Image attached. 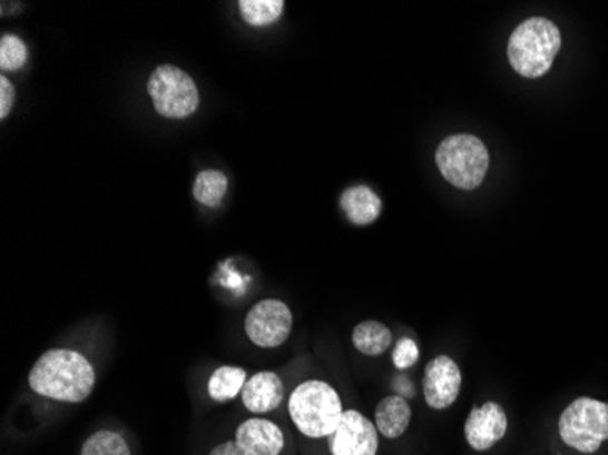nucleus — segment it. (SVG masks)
<instances>
[{"label":"nucleus","instance_id":"nucleus-3","mask_svg":"<svg viewBox=\"0 0 608 455\" xmlns=\"http://www.w3.org/2000/svg\"><path fill=\"white\" fill-rule=\"evenodd\" d=\"M561 50V31L552 20L532 17L513 30L507 46L510 66L524 79H539Z\"/></svg>","mask_w":608,"mask_h":455},{"label":"nucleus","instance_id":"nucleus-15","mask_svg":"<svg viewBox=\"0 0 608 455\" xmlns=\"http://www.w3.org/2000/svg\"><path fill=\"white\" fill-rule=\"evenodd\" d=\"M392 330L380 320H363L352 332L355 350L369 357L383 356L392 346Z\"/></svg>","mask_w":608,"mask_h":455},{"label":"nucleus","instance_id":"nucleus-19","mask_svg":"<svg viewBox=\"0 0 608 455\" xmlns=\"http://www.w3.org/2000/svg\"><path fill=\"white\" fill-rule=\"evenodd\" d=\"M80 455H131V452L119 432L99 431L85 441Z\"/></svg>","mask_w":608,"mask_h":455},{"label":"nucleus","instance_id":"nucleus-9","mask_svg":"<svg viewBox=\"0 0 608 455\" xmlns=\"http://www.w3.org/2000/svg\"><path fill=\"white\" fill-rule=\"evenodd\" d=\"M507 432H509V416L503 406L496 400H487L481 406H474L463 426L467 445L479 454L492 451L504 439Z\"/></svg>","mask_w":608,"mask_h":455},{"label":"nucleus","instance_id":"nucleus-16","mask_svg":"<svg viewBox=\"0 0 608 455\" xmlns=\"http://www.w3.org/2000/svg\"><path fill=\"white\" fill-rule=\"evenodd\" d=\"M246 370L239 366H220L208 380V394L214 400L226 403L239 396L246 385Z\"/></svg>","mask_w":608,"mask_h":455},{"label":"nucleus","instance_id":"nucleus-11","mask_svg":"<svg viewBox=\"0 0 608 455\" xmlns=\"http://www.w3.org/2000/svg\"><path fill=\"white\" fill-rule=\"evenodd\" d=\"M235 441L249 455H281L286 445L280 426L263 417H252L241 423Z\"/></svg>","mask_w":608,"mask_h":455},{"label":"nucleus","instance_id":"nucleus-7","mask_svg":"<svg viewBox=\"0 0 608 455\" xmlns=\"http://www.w3.org/2000/svg\"><path fill=\"white\" fill-rule=\"evenodd\" d=\"M294 328V316L290 306L280 299H263L252 306L245 319L248 339L261 348H277L285 345Z\"/></svg>","mask_w":608,"mask_h":455},{"label":"nucleus","instance_id":"nucleus-12","mask_svg":"<svg viewBox=\"0 0 608 455\" xmlns=\"http://www.w3.org/2000/svg\"><path fill=\"white\" fill-rule=\"evenodd\" d=\"M241 399L252 414H268L277 411L285 399V385L275 372H257L246 380Z\"/></svg>","mask_w":608,"mask_h":455},{"label":"nucleus","instance_id":"nucleus-14","mask_svg":"<svg viewBox=\"0 0 608 455\" xmlns=\"http://www.w3.org/2000/svg\"><path fill=\"white\" fill-rule=\"evenodd\" d=\"M341 208L354 225L369 226L381 216L383 202L372 188L357 185L344 191Z\"/></svg>","mask_w":608,"mask_h":455},{"label":"nucleus","instance_id":"nucleus-6","mask_svg":"<svg viewBox=\"0 0 608 455\" xmlns=\"http://www.w3.org/2000/svg\"><path fill=\"white\" fill-rule=\"evenodd\" d=\"M154 108L166 119H186L199 108L200 97L194 79L177 66L155 68L148 79Z\"/></svg>","mask_w":608,"mask_h":455},{"label":"nucleus","instance_id":"nucleus-13","mask_svg":"<svg viewBox=\"0 0 608 455\" xmlns=\"http://www.w3.org/2000/svg\"><path fill=\"white\" fill-rule=\"evenodd\" d=\"M412 423V408L409 400L401 396H389L375 406V428L386 439H400Z\"/></svg>","mask_w":608,"mask_h":455},{"label":"nucleus","instance_id":"nucleus-8","mask_svg":"<svg viewBox=\"0 0 608 455\" xmlns=\"http://www.w3.org/2000/svg\"><path fill=\"white\" fill-rule=\"evenodd\" d=\"M328 451L332 455H377L380 432L361 412L344 411L340 426L328 437Z\"/></svg>","mask_w":608,"mask_h":455},{"label":"nucleus","instance_id":"nucleus-1","mask_svg":"<svg viewBox=\"0 0 608 455\" xmlns=\"http://www.w3.org/2000/svg\"><path fill=\"white\" fill-rule=\"evenodd\" d=\"M30 388L48 399L82 403L96 388V370L79 352L56 348L37 359L30 372Z\"/></svg>","mask_w":608,"mask_h":455},{"label":"nucleus","instance_id":"nucleus-2","mask_svg":"<svg viewBox=\"0 0 608 455\" xmlns=\"http://www.w3.org/2000/svg\"><path fill=\"white\" fill-rule=\"evenodd\" d=\"M290 419L310 439H328L343 417V400L334 386L320 379L295 386L288 399Z\"/></svg>","mask_w":608,"mask_h":455},{"label":"nucleus","instance_id":"nucleus-23","mask_svg":"<svg viewBox=\"0 0 608 455\" xmlns=\"http://www.w3.org/2000/svg\"><path fill=\"white\" fill-rule=\"evenodd\" d=\"M209 455H249L248 452L243 451L237 441H225L220 445L214 446Z\"/></svg>","mask_w":608,"mask_h":455},{"label":"nucleus","instance_id":"nucleus-5","mask_svg":"<svg viewBox=\"0 0 608 455\" xmlns=\"http://www.w3.org/2000/svg\"><path fill=\"white\" fill-rule=\"evenodd\" d=\"M559 439L567 448L592 455L608 441V403L578 397L559 416Z\"/></svg>","mask_w":608,"mask_h":455},{"label":"nucleus","instance_id":"nucleus-17","mask_svg":"<svg viewBox=\"0 0 608 455\" xmlns=\"http://www.w3.org/2000/svg\"><path fill=\"white\" fill-rule=\"evenodd\" d=\"M228 190V177L219 170L200 171L194 185V197L200 205L217 208Z\"/></svg>","mask_w":608,"mask_h":455},{"label":"nucleus","instance_id":"nucleus-21","mask_svg":"<svg viewBox=\"0 0 608 455\" xmlns=\"http://www.w3.org/2000/svg\"><path fill=\"white\" fill-rule=\"evenodd\" d=\"M419 359V346L414 339L403 337L398 340L395 345L394 354H392V360H394L395 368L400 370H406L410 366H414Z\"/></svg>","mask_w":608,"mask_h":455},{"label":"nucleus","instance_id":"nucleus-4","mask_svg":"<svg viewBox=\"0 0 608 455\" xmlns=\"http://www.w3.org/2000/svg\"><path fill=\"white\" fill-rule=\"evenodd\" d=\"M435 162L444 180L459 190L470 191L483 185L490 156L479 137L458 133L441 140L435 151Z\"/></svg>","mask_w":608,"mask_h":455},{"label":"nucleus","instance_id":"nucleus-22","mask_svg":"<svg viewBox=\"0 0 608 455\" xmlns=\"http://www.w3.org/2000/svg\"><path fill=\"white\" fill-rule=\"evenodd\" d=\"M16 105V86L11 85L8 77H0V119L4 120L10 116Z\"/></svg>","mask_w":608,"mask_h":455},{"label":"nucleus","instance_id":"nucleus-18","mask_svg":"<svg viewBox=\"0 0 608 455\" xmlns=\"http://www.w3.org/2000/svg\"><path fill=\"white\" fill-rule=\"evenodd\" d=\"M241 17L245 19L246 24L263 28V26L274 24L285 11L283 0H241Z\"/></svg>","mask_w":608,"mask_h":455},{"label":"nucleus","instance_id":"nucleus-10","mask_svg":"<svg viewBox=\"0 0 608 455\" xmlns=\"http://www.w3.org/2000/svg\"><path fill=\"white\" fill-rule=\"evenodd\" d=\"M463 374L450 356H438L424 368L423 394L432 411H449L461 394Z\"/></svg>","mask_w":608,"mask_h":455},{"label":"nucleus","instance_id":"nucleus-20","mask_svg":"<svg viewBox=\"0 0 608 455\" xmlns=\"http://www.w3.org/2000/svg\"><path fill=\"white\" fill-rule=\"evenodd\" d=\"M28 60V46L17 36H2L0 39V68L2 71H17Z\"/></svg>","mask_w":608,"mask_h":455}]
</instances>
